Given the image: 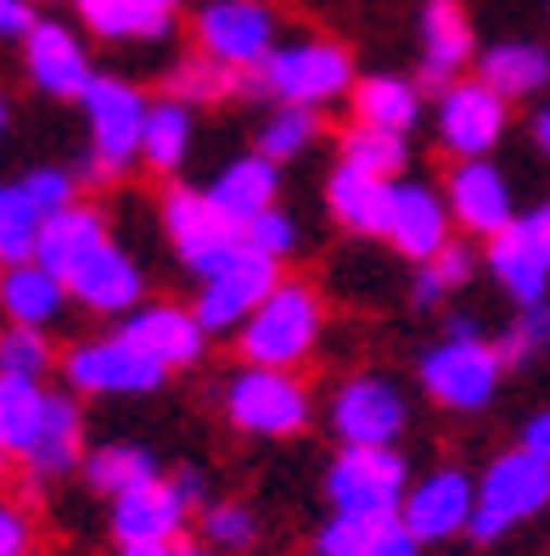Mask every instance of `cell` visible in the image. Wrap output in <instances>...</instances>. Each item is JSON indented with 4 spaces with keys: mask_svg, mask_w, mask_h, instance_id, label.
<instances>
[{
    "mask_svg": "<svg viewBox=\"0 0 550 556\" xmlns=\"http://www.w3.org/2000/svg\"><path fill=\"white\" fill-rule=\"evenodd\" d=\"M191 511H197V506L180 495L175 478H152V483H141V489H129V495L113 501V540L118 545L175 551V540L186 534Z\"/></svg>",
    "mask_w": 550,
    "mask_h": 556,
    "instance_id": "19",
    "label": "cell"
},
{
    "mask_svg": "<svg viewBox=\"0 0 550 556\" xmlns=\"http://www.w3.org/2000/svg\"><path fill=\"white\" fill-rule=\"evenodd\" d=\"M281 46V17L270 0H208L197 12V51L231 74H258Z\"/></svg>",
    "mask_w": 550,
    "mask_h": 556,
    "instance_id": "11",
    "label": "cell"
},
{
    "mask_svg": "<svg viewBox=\"0 0 550 556\" xmlns=\"http://www.w3.org/2000/svg\"><path fill=\"white\" fill-rule=\"evenodd\" d=\"M387 191H394V180H376V175H360V169H348V163H337L332 180H327V214L348 237H382Z\"/></svg>",
    "mask_w": 550,
    "mask_h": 556,
    "instance_id": "30",
    "label": "cell"
},
{
    "mask_svg": "<svg viewBox=\"0 0 550 556\" xmlns=\"http://www.w3.org/2000/svg\"><path fill=\"white\" fill-rule=\"evenodd\" d=\"M79 472H85V483L95 489V495H107V501L129 495V489H141L152 478H164L157 472V455L146 444H95V450H85Z\"/></svg>",
    "mask_w": 550,
    "mask_h": 556,
    "instance_id": "32",
    "label": "cell"
},
{
    "mask_svg": "<svg viewBox=\"0 0 550 556\" xmlns=\"http://www.w3.org/2000/svg\"><path fill=\"white\" fill-rule=\"evenodd\" d=\"M85 108V175L90 180H118L141 163V136L152 96L118 74H95L90 90L79 96Z\"/></svg>",
    "mask_w": 550,
    "mask_h": 556,
    "instance_id": "2",
    "label": "cell"
},
{
    "mask_svg": "<svg viewBox=\"0 0 550 556\" xmlns=\"http://www.w3.org/2000/svg\"><path fill=\"white\" fill-rule=\"evenodd\" d=\"M327 428L337 433V444H399L410 428V400L394 377L354 371L332 388Z\"/></svg>",
    "mask_w": 550,
    "mask_h": 556,
    "instance_id": "10",
    "label": "cell"
},
{
    "mask_svg": "<svg viewBox=\"0 0 550 556\" xmlns=\"http://www.w3.org/2000/svg\"><path fill=\"white\" fill-rule=\"evenodd\" d=\"M253 85V74H231L225 62H214V56H186V62H175V68L164 74V90L175 96V102H186V108H197V102H225V96H236V90H247Z\"/></svg>",
    "mask_w": 550,
    "mask_h": 556,
    "instance_id": "35",
    "label": "cell"
},
{
    "mask_svg": "<svg viewBox=\"0 0 550 556\" xmlns=\"http://www.w3.org/2000/svg\"><path fill=\"white\" fill-rule=\"evenodd\" d=\"M382 242L410 265H427L449 242H456V214H449L444 191L427 180H394L387 191V219H382Z\"/></svg>",
    "mask_w": 550,
    "mask_h": 556,
    "instance_id": "14",
    "label": "cell"
},
{
    "mask_svg": "<svg viewBox=\"0 0 550 556\" xmlns=\"http://www.w3.org/2000/svg\"><path fill=\"white\" fill-rule=\"evenodd\" d=\"M315 141H320V113H315V108H293V102H276L270 118L258 124V147H253V152H265V157H276V163H293V157H304Z\"/></svg>",
    "mask_w": 550,
    "mask_h": 556,
    "instance_id": "37",
    "label": "cell"
},
{
    "mask_svg": "<svg viewBox=\"0 0 550 556\" xmlns=\"http://www.w3.org/2000/svg\"><path fill=\"white\" fill-rule=\"evenodd\" d=\"M51 394L56 388L35 382V377H0V450L28 462L35 444L46 439L51 421Z\"/></svg>",
    "mask_w": 550,
    "mask_h": 556,
    "instance_id": "29",
    "label": "cell"
},
{
    "mask_svg": "<svg viewBox=\"0 0 550 556\" xmlns=\"http://www.w3.org/2000/svg\"><path fill=\"white\" fill-rule=\"evenodd\" d=\"M175 556H225V551H214V545H175Z\"/></svg>",
    "mask_w": 550,
    "mask_h": 556,
    "instance_id": "55",
    "label": "cell"
},
{
    "mask_svg": "<svg viewBox=\"0 0 550 556\" xmlns=\"http://www.w3.org/2000/svg\"><path fill=\"white\" fill-rule=\"evenodd\" d=\"M68 299L85 304L90 315H107L124 320L136 304H146V276H141V258L124 253L118 242H102L85 265L68 276Z\"/></svg>",
    "mask_w": 550,
    "mask_h": 556,
    "instance_id": "20",
    "label": "cell"
},
{
    "mask_svg": "<svg viewBox=\"0 0 550 556\" xmlns=\"http://www.w3.org/2000/svg\"><path fill=\"white\" fill-rule=\"evenodd\" d=\"M118 332L146 349L164 371H191V366H203V354H208V332H203V320L191 304H169V299H146L136 304L124 320H118Z\"/></svg>",
    "mask_w": 550,
    "mask_h": 556,
    "instance_id": "17",
    "label": "cell"
},
{
    "mask_svg": "<svg viewBox=\"0 0 550 556\" xmlns=\"http://www.w3.org/2000/svg\"><path fill=\"white\" fill-rule=\"evenodd\" d=\"M74 12L95 40H141L136 0H74Z\"/></svg>",
    "mask_w": 550,
    "mask_h": 556,
    "instance_id": "42",
    "label": "cell"
},
{
    "mask_svg": "<svg viewBox=\"0 0 550 556\" xmlns=\"http://www.w3.org/2000/svg\"><path fill=\"white\" fill-rule=\"evenodd\" d=\"M40 225H46V214L35 208V198H28L17 180L0 186V270H7V265H23V258H35Z\"/></svg>",
    "mask_w": 550,
    "mask_h": 556,
    "instance_id": "36",
    "label": "cell"
},
{
    "mask_svg": "<svg viewBox=\"0 0 550 556\" xmlns=\"http://www.w3.org/2000/svg\"><path fill=\"white\" fill-rule=\"evenodd\" d=\"M444 203L456 214V231L483 237V242H495L500 231L516 225V191L495 157H461L444 180Z\"/></svg>",
    "mask_w": 550,
    "mask_h": 556,
    "instance_id": "15",
    "label": "cell"
},
{
    "mask_svg": "<svg viewBox=\"0 0 550 556\" xmlns=\"http://www.w3.org/2000/svg\"><path fill=\"white\" fill-rule=\"evenodd\" d=\"M495 343H500V359H506V366H523V359L550 354V299H545V304H528V309H516L511 332L495 338Z\"/></svg>",
    "mask_w": 550,
    "mask_h": 556,
    "instance_id": "40",
    "label": "cell"
},
{
    "mask_svg": "<svg viewBox=\"0 0 550 556\" xmlns=\"http://www.w3.org/2000/svg\"><path fill=\"white\" fill-rule=\"evenodd\" d=\"M315 556H422V540L405 529V517H343L320 522Z\"/></svg>",
    "mask_w": 550,
    "mask_h": 556,
    "instance_id": "25",
    "label": "cell"
},
{
    "mask_svg": "<svg viewBox=\"0 0 550 556\" xmlns=\"http://www.w3.org/2000/svg\"><path fill=\"white\" fill-rule=\"evenodd\" d=\"M500 377H506V359H500V343H489V338H438L415 359L422 394L438 410H456V416L489 410L500 394Z\"/></svg>",
    "mask_w": 550,
    "mask_h": 556,
    "instance_id": "4",
    "label": "cell"
},
{
    "mask_svg": "<svg viewBox=\"0 0 550 556\" xmlns=\"http://www.w3.org/2000/svg\"><path fill=\"white\" fill-rule=\"evenodd\" d=\"M85 462V416H79V394H51V421H46V439L28 455V472L35 478H62Z\"/></svg>",
    "mask_w": 550,
    "mask_h": 556,
    "instance_id": "31",
    "label": "cell"
},
{
    "mask_svg": "<svg viewBox=\"0 0 550 556\" xmlns=\"http://www.w3.org/2000/svg\"><path fill=\"white\" fill-rule=\"evenodd\" d=\"M534 147H539V152L550 157V102H545V108L534 113Z\"/></svg>",
    "mask_w": 550,
    "mask_h": 556,
    "instance_id": "53",
    "label": "cell"
},
{
    "mask_svg": "<svg viewBox=\"0 0 550 556\" xmlns=\"http://www.w3.org/2000/svg\"><path fill=\"white\" fill-rule=\"evenodd\" d=\"M276 287H281V258L258 253V248H242L231 265H219L214 276L197 281V304L191 309H197L208 338H236Z\"/></svg>",
    "mask_w": 550,
    "mask_h": 556,
    "instance_id": "12",
    "label": "cell"
},
{
    "mask_svg": "<svg viewBox=\"0 0 550 556\" xmlns=\"http://www.w3.org/2000/svg\"><path fill=\"white\" fill-rule=\"evenodd\" d=\"M203 545H214V551H225V556L253 551V545H258V517H253V506H242V501H208V506H203Z\"/></svg>",
    "mask_w": 550,
    "mask_h": 556,
    "instance_id": "39",
    "label": "cell"
},
{
    "mask_svg": "<svg viewBox=\"0 0 550 556\" xmlns=\"http://www.w3.org/2000/svg\"><path fill=\"white\" fill-rule=\"evenodd\" d=\"M506 124H511V102L483 85L477 74L472 79H456L438 90V108H433V136L444 147V157H495V147L506 141Z\"/></svg>",
    "mask_w": 550,
    "mask_h": 556,
    "instance_id": "13",
    "label": "cell"
},
{
    "mask_svg": "<svg viewBox=\"0 0 550 556\" xmlns=\"http://www.w3.org/2000/svg\"><path fill=\"white\" fill-rule=\"evenodd\" d=\"M0 136H7V96H0Z\"/></svg>",
    "mask_w": 550,
    "mask_h": 556,
    "instance_id": "56",
    "label": "cell"
},
{
    "mask_svg": "<svg viewBox=\"0 0 550 556\" xmlns=\"http://www.w3.org/2000/svg\"><path fill=\"white\" fill-rule=\"evenodd\" d=\"M164 237L180 265L203 281L247 248V225H236L203 186H169L164 191Z\"/></svg>",
    "mask_w": 550,
    "mask_h": 556,
    "instance_id": "7",
    "label": "cell"
},
{
    "mask_svg": "<svg viewBox=\"0 0 550 556\" xmlns=\"http://www.w3.org/2000/svg\"><path fill=\"white\" fill-rule=\"evenodd\" d=\"M175 483H180V495H186L191 506H203V472H197V467H180Z\"/></svg>",
    "mask_w": 550,
    "mask_h": 556,
    "instance_id": "52",
    "label": "cell"
},
{
    "mask_svg": "<svg viewBox=\"0 0 550 556\" xmlns=\"http://www.w3.org/2000/svg\"><path fill=\"white\" fill-rule=\"evenodd\" d=\"M327 338V299L315 281H286L253 309V320L236 332V349L247 366H276V371H298L304 359Z\"/></svg>",
    "mask_w": 550,
    "mask_h": 556,
    "instance_id": "1",
    "label": "cell"
},
{
    "mask_svg": "<svg viewBox=\"0 0 550 556\" xmlns=\"http://www.w3.org/2000/svg\"><path fill=\"white\" fill-rule=\"evenodd\" d=\"M477 79L495 85L506 102H528L550 90V51L539 40H495L489 51H477Z\"/></svg>",
    "mask_w": 550,
    "mask_h": 556,
    "instance_id": "27",
    "label": "cell"
},
{
    "mask_svg": "<svg viewBox=\"0 0 550 556\" xmlns=\"http://www.w3.org/2000/svg\"><path fill=\"white\" fill-rule=\"evenodd\" d=\"M483 265H489L495 287L506 292V299H511L516 309H528V304H545V299H550V265L539 258V248H534L523 231H516V225L489 242Z\"/></svg>",
    "mask_w": 550,
    "mask_h": 556,
    "instance_id": "28",
    "label": "cell"
},
{
    "mask_svg": "<svg viewBox=\"0 0 550 556\" xmlns=\"http://www.w3.org/2000/svg\"><path fill=\"white\" fill-rule=\"evenodd\" d=\"M354 56L348 46L327 40V35H298V40H281L270 51V62L253 74V85L276 96V102H293V108H332V102H348L354 90Z\"/></svg>",
    "mask_w": 550,
    "mask_h": 556,
    "instance_id": "3",
    "label": "cell"
},
{
    "mask_svg": "<svg viewBox=\"0 0 550 556\" xmlns=\"http://www.w3.org/2000/svg\"><path fill=\"white\" fill-rule=\"evenodd\" d=\"M191 152V108L175 96H157L146 113V136H141V163L152 175H180V163Z\"/></svg>",
    "mask_w": 550,
    "mask_h": 556,
    "instance_id": "33",
    "label": "cell"
},
{
    "mask_svg": "<svg viewBox=\"0 0 550 556\" xmlns=\"http://www.w3.org/2000/svg\"><path fill=\"white\" fill-rule=\"evenodd\" d=\"M35 23H40L35 0H0V40H28Z\"/></svg>",
    "mask_w": 550,
    "mask_h": 556,
    "instance_id": "47",
    "label": "cell"
},
{
    "mask_svg": "<svg viewBox=\"0 0 550 556\" xmlns=\"http://www.w3.org/2000/svg\"><path fill=\"white\" fill-rule=\"evenodd\" d=\"M118 556H175V551H157V545H118Z\"/></svg>",
    "mask_w": 550,
    "mask_h": 556,
    "instance_id": "54",
    "label": "cell"
},
{
    "mask_svg": "<svg viewBox=\"0 0 550 556\" xmlns=\"http://www.w3.org/2000/svg\"><path fill=\"white\" fill-rule=\"evenodd\" d=\"M17 186L28 191V198H35V208H40L46 219L79 203V175L62 169V163H35L28 175H17Z\"/></svg>",
    "mask_w": 550,
    "mask_h": 556,
    "instance_id": "41",
    "label": "cell"
},
{
    "mask_svg": "<svg viewBox=\"0 0 550 556\" xmlns=\"http://www.w3.org/2000/svg\"><path fill=\"white\" fill-rule=\"evenodd\" d=\"M444 304H449L444 281L427 265H415V276H410V309H444Z\"/></svg>",
    "mask_w": 550,
    "mask_h": 556,
    "instance_id": "48",
    "label": "cell"
},
{
    "mask_svg": "<svg viewBox=\"0 0 550 556\" xmlns=\"http://www.w3.org/2000/svg\"><path fill=\"white\" fill-rule=\"evenodd\" d=\"M348 108H354V124L387 129V136H410V129L422 124V113H427L422 79H405V74H366V79H354Z\"/></svg>",
    "mask_w": 550,
    "mask_h": 556,
    "instance_id": "24",
    "label": "cell"
},
{
    "mask_svg": "<svg viewBox=\"0 0 550 556\" xmlns=\"http://www.w3.org/2000/svg\"><path fill=\"white\" fill-rule=\"evenodd\" d=\"M298 219L286 214L281 203L276 208H265L258 219H247V248H258V253H270V258H293L298 253Z\"/></svg>",
    "mask_w": 550,
    "mask_h": 556,
    "instance_id": "43",
    "label": "cell"
},
{
    "mask_svg": "<svg viewBox=\"0 0 550 556\" xmlns=\"http://www.w3.org/2000/svg\"><path fill=\"white\" fill-rule=\"evenodd\" d=\"M136 17H141V40H164L180 17V0H136Z\"/></svg>",
    "mask_w": 550,
    "mask_h": 556,
    "instance_id": "46",
    "label": "cell"
},
{
    "mask_svg": "<svg viewBox=\"0 0 550 556\" xmlns=\"http://www.w3.org/2000/svg\"><path fill=\"white\" fill-rule=\"evenodd\" d=\"M62 377H68V394L79 400H124V394H157L169 371L124 332H107V338H85L62 354Z\"/></svg>",
    "mask_w": 550,
    "mask_h": 556,
    "instance_id": "9",
    "label": "cell"
},
{
    "mask_svg": "<svg viewBox=\"0 0 550 556\" xmlns=\"http://www.w3.org/2000/svg\"><path fill=\"white\" fill-rule=\"evenodd\" d=\"M444 338H483V326H477V315L461 309V315H449V320H444Z\"/></svg>",
    "mask_w": 550,
    "mask_h": 556,
    "instance_id": "51",
    "label": "cell"
},
{
    "mask_svg": "<svg viewBox=\"0 0 550 556\" xmlns=\"http://www.w3.org/2000/svg\"><path fill=\"white\" fill-rule=\"evenodd\" d=\"M62 366L56 349H51V332H40V326H0V377H35L46 382V371Z\"/></svg>",
    "mask_w": 550,
    "mask_h": 556,
    "instance_id": "38",
    "label": "cell"
},
{
    "mask_svg": "<svg viewBox=\"0 0 550 556\" xmlns=\"http://www.w3.org/2000/svg\"><path fill=\"white\" fill-rule=\"evenodd\" d=\"M523 450H528V455H539V462L550 467V410L528 416V428H523Z\"/></svg>",
    "mask_w": 550,
    "mask_h": 556,
    "instance_id": "50",
    "label": "cell"
},
{
    "mask_svg": "<svg viewBox=\"0 0 550 556\" xmlns=\"http://www.w3.org/2000/svg\"><path fill=\"white\" fill-rule=\"evenodd\" d=\"M415 40H422V85L433 90L456 85L477 62V35H472V17L461 0H422Z\"/></svg>",
    "mask_w": 550,
    "mask_h": 556,
    "instance_id": "21",
    "label": "cell"
},
{
    "mask_svg": "<svg viewBox=\"0 0 550 556\" xmlns=\"http://www.w3.org/2000/svg\"><path fill=\"white\" fill-rule=\"evenodd\" d=\"M427 270L444 281V292H461V287H472V270H477V253L466 248V242H449L438 258H427Z\"/></svg>",
    "mask_w": 550,
    "mask_h": 556,
    "instance_id": "45",
    "label": "cell"
},
{
    "mask_svg": "<svg viewBox=\"0 0 550 556\" xmlns=\"http://www.w3.org/2000/svg\"><path fill=\"white\" fill-rule=\"evenodd\" d=\"M23 68H28V85H35L40 96H56V102H79V96L90 90V79H95L90 46L56 17H40L35 35L23 40Z\"/></svg>",
    "mask_w": 550,
    "mask_h": 556,
    "instance_id": "18",
    "label": "cell"
},
{
    "mask_svg": "<svg viewBox=\"0 0 550 556\" xmlns=\"http://www.w3.org/2000/svg\"><path fill=\"white\" fill-rule=\"evenodd\" d=\"M102 242H113L107 214L95 208V203H74V208H62V214H51V219L40 225V248H35V258H40V265H46L62 287H68V276H74Z\"/></svg>",
    "mask_w": 550,
    "mask_h": 556,
    "instance_id": "22",
    "label": "cell"
},
{
    "mask_svg": "<svg viewBox=\"0 0 550 556\" xmlns=\"http://www.w3.org/2000/svg\"><path fill=\"white\" fill-rule=\"evenodd\" d=\"M68 304H74L68 287H62L40 258H23V265L0 270V315L12 326H40V332H51Z\"/></svg>",
    "mask_w": 550,
    "mask_h": 556,
    "instance_id": "26",
    "label": "cell"
},
{
    "mask_svg": "<svg viewBox=\"0 0 550 556\" xmlns=\"http://www.w3.org/2000/svg\"><path fill=\"white\" fill-rule=\"evenodd\" d=\"M203 191H208V198L231 214L236 225H247V219H258L265 208L281 203V163L265 157V152H242V157L225 163V169H214V180H208Z\"/></svg>",
    "mask_w": 550,
    "mask_h": 556,
    "instance_id": "23",
    "label": "cell"
},
{
    "mask_svg": "<svg viewBox=\"0 0 550 556\" xmlns=\"http://www.w3.org/2000/svg\"><path fill=\"white\" fill-rule=\"evenodd\" d=\"M0 556H35V517L0 495Z\"/></svg>",
    "mask_w": 550,
    "mask_h": 556,
    "instance_id": "44",
    "label": "cell"
},
{
    "mask_svg": "<svg viewBox=\"0 0 550 556\" xmlns=\"http://www.w3.org/2000/svg\"><path fill=\"white\" fill-rule=\"evenodd\" d=\"M516 231H523V237L539 248V258L550 265V198H545V203H534L528 214H516Z\"/></svg>",
    "mask_w": 550,
    "mask_h": 556,
    "instance_id": "49",
    "label": "cell"
},
{
    "mask_svg": "<svg viewBox=\"0 0 550 556\" xmlns=\"http://www.w3.org/2000/svg\"><path fill=\"white\" fill-rule=\"evenodd\" d=\"M539 511H550V467L539 455H528L523 444L495 455L477 478V506H472V540L477 545H495L506 540L511 529L534 522Z\"/></svg>",
    "mask_w": 550,
    "mask_h": 556,
    "instance_id": "6",
    "label": "cell"
},
{
    "mask_svg": "<svg viewBox=\"0 0 550 556\" xmlns=\"http://www.w3.org/2000/svg\"><path fill=\"white\" fill-rule=\"evenodd\" d=\"M472 506H477V478L461 467H433L427 478H410L399 517L422 545H444L472 529Z\"/></svg>",
    "mask_w": 550,
    "mask_h": 556,
    "instance_id": "16",
    "label": "cell"
},
{
    "mask_svg": "<svg viewBox=\"0 0 550 556\" xmlns=\"http://www.w3.org/2000/svg\"><path fill=\"white\" fill-rule=\"evenodd\" d=\"M337 163H348V169H360V175H376V180H405L410 141L387 136V129H371V124H348V136L337 147Z\"/></svg>",
    "mask_w": 550,
    "mask_h": 556,
    "instance_id": "34",
    "label": "cell"
},
{
    "mask_svg": "<svg viewBox=\"0 0 550 556\" xmlns=\"http://www.w3.org/2000/svg\"><path fill=\"white\" fill-rule=\"evenodd\" d=\"M410 489V462L399 444H343L327 467V501L343 517H399Z\"/></svg>",
    "mask_w": 550,
    "mask_h": 556,
    "instance_id": "8",
    "label": "cell"
},
{
    "mask_svg": "<svg viewBox=\"0 0 550 556\" xmlns=\"http://www.w3.org/2000/svg\"><path fill=\"white\" fill-rule=\"evenodd\" d=\"M0 462H7V450H0Z\"/></svg>",
    "mask_w": 550,
    "mask_h": 556,
    "instance_id": "57",
    "label": "cell"
},
{
    "mask_svg": "<svg viewBox=\"0 0 550 556\" xmlns=\"http://www.w3.org/2000/svg\"><path fill=\"white\" fill-rule=\"evenodd\" d=\"M219 405H225V421L247 439H293L315 416V394L304 388V377L276 371V366H242L219 388Z\"/></svg>",
    "mask_w": 550,
    "mask_h": 556,
    "instance_id": "5",
    "label": "cell"
}]
</instances>
